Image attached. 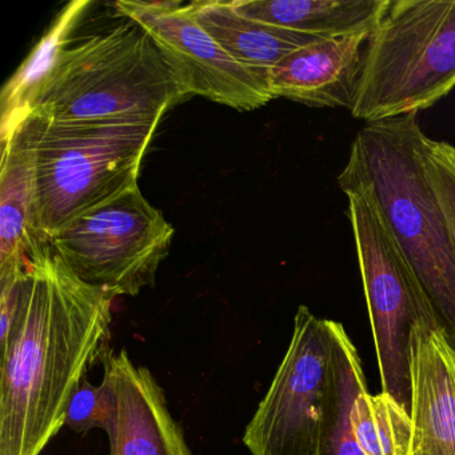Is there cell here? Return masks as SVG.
I'll return each mask as SVG.
<instances>
[{
  "label": "cell",
  "mask_w": 455,
  "mask_h": 455,
  "mask_svg": "<svg viewBox=\"0 0 455 455\" xmlns=\"http://www.w3.org/2000/svg\"><path fill=\"white\" fill-rule=\"evenodd\" d=\"M342 191L347 196L382 393L410 411L412 330L418 323L442 322L372 199L358 188Z\"/></svg>",
  "instance_id": "6"
},
{
  "label": "cell",
  "mask_w": 455,
  "mask_h": 455,
  "mask_svg": "<svg viewBox=\"0 0 455 455\" xmlns=\"http://www.w3.org/2000/svg\"><path fill=\"white\" fill-rule=\"evenodd\" d=\"M116 10L153 39L188 95L241 111L273 100L267 74L234 60L180 2H116Z\"/></svg>",
  "instance_id": "9"
},
{
  "label": "cell",
  "mask_w": 455,
  "mask_h": 455,
  "mask_svg": "<svg viewBox=\"0 0 455 455\" xmlns=\"http://www.w3.org/2000/svg\"><path fill=\"white\" fill-rule=\"evenodd\" d=\"M339 322L299 306L291 342L244 431L251 455H319L338 387Z\"/></svg>",
  "instance_id": "7"
},
{
  "label": "cell",
  "mask_w": 455,
  "mask_h": 455,
  "mask_svg": "<svg viewBox=\"0 0 455 455\" xmlns=\"http://www.w3.org/2000/svg\"><path fill=\"white\" fill-rule=\"evenodd\" d=\"M36 118L38 223L46 243L87 210L138 185L159 124Z\"/></svg>",
  "instance_id": "5"
},
{
  "label": "cell",
  "mask_w": 455,
  "mask_h": 455,
  "mask_svg": "<svg viewBox=\"0 0 455 455\" xmlns=\"http://www.w3.org/2000/svg\"><path fill=\"white\" fill-rule=\"evenodd\" d=\"M351 428L366 455H411V415L386 393L372 395L367 386L354 399Z\"/></svg>",
  "instance_id": "17"
},
{
  "label": "cell",
  "mask_w": 455,
  "mask_h": 455,
  "mask_svg": "<svg viewBox=\"0 0 455 455\" xmlns=\"http://www.w3.org/2000/svg\"><path fill=\"white\" fill-rule=\"evenodd\" d=\"M44 244L38 223L36 118L31 114L2 143L0 275L25 271Z\"/></svg>",
  "instance_id": "13"
},
{
  "label": "cell",
  "mask_w": 455,
  "mask_h": 455,
  "mask_svg": "<svg viewBox=\"0 0 455 455\" xmlns=\"http://www.w3.org/2000/svg\"><path fill=\"white\" fill-rule=\"evenodd\" d=\"M118 412V402L113 380L103 372L100 386H94L87 378L82 380L71 396L65 425L76 433L87 434L92 428H102L106 433L113 428Z\"/></svg>",
  "instance_id": "19"
},
{
  "label": "cell",
  "mask_w": 455,
  "mask_h": 455,
  "mask_svg": "<svg viewBox=\"0 0 455 455\" xmlns=\"http://www.w3.org/2000/svg\"><path fill=\"white\" fill-rule=\"evenodd\" d=\"M338 387L327 410L319 455H366L359 446L350 412L354 399L366 385L361 358L345 327L338 331Z\"/></svg>",
  "instance_id": "18"
},
{
  "label": "cell",
  "mask_w": 455,
  "mask_h": 455,
  "mask_svg": "<svg viewBox=\"0 0 455 455\" xmlns=\"http://www.w3.org/2000/svg\"><path fill=\"white\" fill-rule=\"evenodd\" d=\"M411 455H455V342L442 323H418L410 342Z\"/></svg>",
  "instance_id": "11"
},
{
  "label": "cell",
  "mask_w": 455,
  "mask_h": 455,
  "mask_svg": "<svg viewBox=\"0 0 455 455\" xmlns=\"http://www.w3.org/2000/svg\"><path fill=\"white\" fill-rule=\"evenodd\" d=\"M190 9L196 22L234 60L263 73L297 50L322 39L250 20L239 14L231 2H193Z\"/></svg>",
  "instance_id": "15"
},
{
  "label": "cell",
  "mask_w": 455,
  "mask_h": 455,
  "mask_svg": "<svg viewBox=\"0 0 455 455\" xmlns=\"http://www.w3.org/2000/svg\"><path fill=\"white\" fill-rule=\"evenodd\" d=\"M186 97L150 36L129 22L66 47L33 113L70 124H161Z\"/></svg>",
  "instance_id": "3"
},
{
  "label": "cell",
  "mask_w": 455,
  "mask_h": 455,
  "mask_svg": "<svg viewBox=\"0 0 455 455\" xmlns=\"http://www.w3.org/2000/svg\"><path fill=\"white\" fill-rule=\"evenodd\" d=\"M455 89V0H390L370 36L351 114H419Z\"/></svg>",
  "instance_id": "4"
},
{
  "label": "cell",
  "mask_w": 455,
  "mask_h": 455,
  "mask_svg": "<svg viewBox=\"0 0 455 455\" xmlns=\"http://www.w3.org/2000/svg\"><path fill=\"white\" fill-rule=\"evenodd\" d=\"M174 233L135 185L74 218L49 243L81 281L135 297L154 286Z\"/></svg>",
  "instance_id": "8"
},
{
  "label": "cell",
  "mask_w": 455,
  "mask_h": 455,
  "mask_svg": "<svg viewBox=\"0 0 455 455\" xmlns=\"http://www.w3.org/2000/svg\"><path fill=\"white\" fill-rule=\"evenodd\" d=\"M90 6L92 2L89 0L70 2L4 84L0 100V142H6L33 113L42 89L52 76L63 50L68 47L71 33Z\"/></svg>",
  "instance_id": "16"
},
{
  "label": "cell",
  "mask_w": 455,
  "mask_h": 455,
  "mask_svg": "<svg viewBox=\"0 0 455 455\" xmlns=\"http://www.w3.org/2000/svg\"><path fill=\"white\" fill-rule=\"evenodd\" d=\"M250 20L318 38L372 31L390 0H233Z\"/></svg>",
  "instance_id": "14"
},
{
  "label": "cell",
  "mask_w": 455,
  "mask_h": 455,
  "mask_svg": "<svg viewBox=\"0 0 455 455\" xmlns=\"http://www.w3.org/2000/svg\"><path fill=\"white\" fill-rule=\"evenodd\" d=\"M113 292L81 281L50 243L28 260L2 348L0 455H41L108 350Z\"/></svg>",
  "instance_id": "1"
},
{
  "label": "cell",
  "mask_w": 455,
  "mask_h": 455,
  "mask_svg": "<svg viewBox=\"0 0 455 455\" xmlns=\"http://www.w3.org/2000/svg\"><path fill=\"white\" fill-rule=\"evenodd\" d=\"M422 161L455 249V146L426 135Z\"/></svg>",
  "instance_id": "20"
},
{
  "label": "cell",
  "mask_w": 455,
  "mask_h": 455,
  "mask_svg": "<svg viewBox=\"0 0 455 455\" xmlns=\"http://www.w3.org/2000/svg\"><path fill=\"white\" fill-rule=\"evenodd\" d=\"M371 33L322 38L292 52L268 70L271 95L308 108L351 111Z\"/></svg>",
  "instance_id": "12"
},
{
  "label": "cell",
  "mask_w": 455,
  "mask_h": 455,
  "mask_svg": "<svg viewBox=\"0 0 455 455\" xmlns=\"http://www.w3.org/2000/svg\"><path fill=\"white\" fill-rule=\"evenodd\" d=\"M418 114L367 124L337 182L366 193L455 342V249L422 161Z\"/></svg>",
  "instance_id": "2"
},
{
  "label": "cell",
  "mask_w": 455,
  "mask_h": 455,
  "mask_svg": "<svg viewBox=\"0 0 455 455\" xmlns=\"http://www.w3.org/2000/svg\"><path fill=\"white\" fill-rule=\"evenodd\" d=\"M100 361L118 402L108 433L110 455H193L150 370L134 364L126 350L108 348Z\"/></svg>",
  "instance_id": "10"
}]
</instances>
